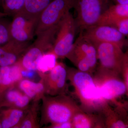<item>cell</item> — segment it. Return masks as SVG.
I'll list each match as a JSON object with an SVG mask.
<instances>
[{
  "mask_svg": "<svg viewBox=\"0 0 128 128\" xmlns=\"http://www.w3.org/2000/svg\"><path fill=\"white\" fill-rule=\"evenodd\" d=\"M67 80L74 89L81 108L88 112H100L108 104L102 98L92 74L78 69L67 68Z\"/></svg>",
  "mask_w": 128,
  "mask_h": 128,
  "instance_id": "1",
  "label": "cell"
},
{
  "mask_svg": "<svg viewBox=\"0 0 128 128\" xmlns=\"http://www.w3.org/2000/svg\"><path fill=\"white\" fill-rule=\"evenodd\" d=\"M40 127L71 121L74 115L82 110L73 98L66 94L44 95L41 99Z\"/></svg>",
  "mask_w": 128,
  "mask_h": 128,
  "instance_id": "2",
  "label": "cell"
},
{
  "mask_svg": "<svg viewBox=\"0 0 128 128\" xmlns=\"http://www.w3.org/2000/svg\"><path fill=\"white\" fill-rule=\"evenodd\" d=\"M59 23L39 33L34 42L30 44L16 63L22 69L36 71L37 62L44 53L52 48Z\"/></svg>",
  "mask_w": 128,
  "mask_h": 128,
  "instance_id": "3",
  "label": "cell"
},
{
  "mask_svg": "<svg viewBox=\"0 0 128 128\" xmlns=\"http://www.w3.org/2000/svg\"><path fill=\"white\" fill-rule=\"evenodd\" d=\"M93 76L99 94L108 103L118 104L117 98L128 92V87L119 75L97 69Z\"/></svg>",
  "mask_w": 128,
  "mask_h": 128,
  "instance_id": "4",
  "label": "cell"
},
{
  "mask_svg": "<svg viewBox=\"0 0 128 128\" xmlns=\"http://www.w3.org/2000/svg\"><path fill=\"white\" fill-rule=\"evenodd\" d=\"M75 20L68 12L60 22L52 48L50 50L57 58H66L74 43L76 30Z\"/></svg>",
  "mask_w": 128,
  "mask_h": 128,
  "instance_id": "5",
  "label": "cell"
},
{
  "mask_svg": "<svg viewBox=\"0 0 128 128\" xmlns=\"http://www.w3.org/2000/svg\"><path fill=\"white\" fill-rule=\"evenodd\" d=\"M110 0H76L74 8L77 13L75 20L80 30L96 25L108 6Z\"/></svg>",
  "mask_w": 128,
  "mask_h": 128,
  "instance_id": "6",
  "label": "cell"
},
{
  "mask_svg": "<svg viewBox=\"0 0 128 128\" xmlns=\"http://www.w3.org/2000/svg\"><path fill=\"white\" fill-rule=\"evenodd\" d=\"M96 47L99 65L97 69L121 76L124 53L116 44L109 42L93 43Z\"/></svg>",
  "mask_w": 128,
  "mask_h": 128,
  "instance_id": "7",
  "label": "cell"
},
{
  "mask_svg": "<svg viewBox=\"0 0 128 128\" xmlns=\"http://www.w3.org/2000/svg\"><path fill=\"white\" fill-rule=\"evenodd\" d=\"M76 0H53L43 11L38 21L35 35L59 23L66 14L74 8Z\"/></svg>",
  "mask_w": 128,
  "mask_h": 128,
  "instance_id": "8",
  "label": "cell"
},
{
  "mask_svg": "<svg viewBox=\"0 0 128 128\" xmlns=\"http://www.w3.org/2000/svg\"><path fill=\"white\" fill-rule=\"evenodd\" d=\"M40 77L43 83L45 95L66 94L68 90L67 67L64 63L57 62L51 70Z\"/></svg>",
  "mask_w": 128,
  "mask_h": 128,
  "instance_id": "9",
  "label": "cell"
},
{
  "mask_svg": "<svg viewBox=\"0 0 128 128\" xmlns=\"http://www.w3.org/2000/svg\"><path fill=\"white\" fill-rule=\"evenodd\" d=\"M13 16L9 26L11 40L19 42H29L35 35L38 18L30 16L21 12Z\"/></svg>",
  "mask_w": 128,
  "mask_h": 128,
  "instance_id": "10",
  "label": "cell"
},
{
  "mask_svg": "<svg viewBox=\"0 0 128 128\" xmlns=\"http://www.w3.org/2000/svg\"><path fill=\"white\" fill-rule=\"evenodd\" d=\"M80 33L92 43H112L122 48L126 44L125 36L115 28L108 25H93L80 30Z\"/></svg>",
  "mask_w": 128,
  "mask_h": 128,
  "instance_id": "11",
  "label": "cell"
},
{
  "mask_svg": "<svg viewBox=\"0 0 128 128\" xmlns=\"http://www.w3.org/2000/svg\"><path fill=\"white\" fill-rule=\"evenodd\" d=\"M116 105V108H112L108 104L100 112L103 117L105 128H128V114L125 105L121 103Z\"/></svg>",
  "mask_w": 128,
  "mask_h": 128,
  "instance_id": "12",
  "label": "cell"
},
{
  "mask_svg": "<svg viewBox=\"0 0 128 128\" xmlns=\"http://www.w3.org/2000/svg\"><path fill=\"white\" fill-rule=\"evenodd\" d=\"M30 44L11 40L0 46V67L10 66L17 62Z\"/></svg>",
  "mask_w": 128,
  "mask_h": 128,
  "instance_id": "13",
  "label": "cell"
},
{
  "mask_svg": "<svg viewBox=\"0 0 128 128\" xmlns=\"http://www.w3.org/2000/svg\"><path fill=\"white\" fill-rule=\"evenodd\" d=\"M31 101L28 96L15 86L8 89L0 98V109L14 108L26 110Z\"/></svg>",
  "mask_w": 128,
  "mask_h": 128,
  "instance_id": "14",
  "label": "cell"
},
{
  "mask_svg": "<svg viewBox=\"0 0 128 128\" xmlns=\"http://www.w3.org/2000/svg\"><path fill=\"white\" fill-rule=\"evenodd\" d=\"M72 50L86 57L92 72L95 71L97 64V54L96 47L91 41L80 33V36L74 42Z\"/></svg>",
  "mask_w": 128,
  "mask_h": 128,
  "instance_id": "15",
  "label": "cell"
},
{
  "mask_svg": "<svg viewBox=\"0 0 128 128\" xmlns=\"http://www.w3.org/2000/svg\"><path fill=\"white\" fill-rule=\"evenodd\" d=\"M73 128H105L101 113L88 112L82 110L73 116L71 121Z\"/></svg>",
  "mask_w": 128,
  "mask_h": 128,
  "instance_id": "16",
  "label": "cell"
},
{
  "mask_svg": "<svg viewBox=\"0 0 128 128\" xmlns=\"http://www.w3.org/2000/svg\"><path fill=\"white\" fill-rule=\"evenodd\" d=\"M128 18V4L111 5L102 13L96 25L112 26L122 18Z\"/></svg>",
  "mask_w": 128,
  "mask_h": 128,
  "instance_id": "17",
  "label": "cell"
},
{
  "mask_svg": "<svg viewBox=\"0 0 128 128\" xmlns=\"http://www.w3.org/2000/svg\"><path fill=\"white\" fill-rule=\"evenodd\" d=\"M16 87L32 102H39L45 95L43 83L41 80L36 82L29 79L23 78L18 83Z\"/></svg>",
  "mask_w": 128,
  "mask_h": 128,
  "instance_id": "18",
  "label": "cell"
},
{
  "mask_svg": "<svg viewBox=\"0 0 128 128\" xmlns=\"http://www.w3.org/2000/svg\"><path fill=\"white\" fill-rule=\"evenodd\" d=\"M28 109L14 108H0L2 128H17L25 116Z\"/></svg>",
  "mask_w": 128,
  "mask_h": 128,
  "instance_id": "19",
  "label": "cell"
},
{
  "mask_svg": "<svg viewBox=\"0 0 128 128\" xmlns=\"http://www.w3.org/2000/svg\"><path fill=\"white\" fill-rule=\"evenodd\" d=\"M53 0H25L24 6L20 12L32 17L38 18L43 11Z\"/></svg>",
  "mask_w": 128,
  "mask_h": 128,
  "instance_id": "20",
  "label": "cell"
},
{
  "mask_svg": "<svg viewBox=\"0 0 128 128\" xmlns=\"http://www.w3.org/2000/svg\"><path fill=\"white\" fill-rule=\"evenodd\" d=\"M39 102H32L28 108L25 116L17 128H38L40 127L38 120Z\"/></svg>",
  "mask_w": 128,
  "mask_h": 128,
  "instance_id": "21",
  "label": "cell"
},
{
  "mask_svg": "<svg viewBox=\"0 0 128 128\" xmlns=\"http://www.w3.org/2000/svg\"><path fill=\"white\" fill-rule=\"evenodd\" d=\"M56 56L49 50L40 58L36 66V71L40 76L48 73L55 66L57 62Z\"/></svg>",
  "mask_w": 128,
  "mask_h": 128,
  "instance_id": "22",
  "label": "cell"
},
{
  "mask_svg": "<svg viewBox=\"0 0 128 128\" xmlns=\"http://www.w3.org/2000/svg\"><path fill=\"white\" fill-rule=\"evenodd\" d=\"M0 74L1 82L0 83V98L8 89L15 87L10 75V66L0 67Z\"/></svg>",
  "mask_w": 128,
  "mask_h": 128,
  "instance_id": "23",
  "label": "cell"
},
{
  "mask_svg": "<svg viewBox=\"0 0 128 128\" xmlns=\"http://www.w3.org/2000/svg\"><path fill=\"white\" fill-rule=\"evenodd\" d=\"M25 0H2L3 12L8 16H14L22 9Z\"/></svg>",
  "mask_w": 128,
  "mask_h": 128,
  "instance_id": "24",
  "label": "cell"
},
{
  "mask_svg": "<svg viewBox=\"0 0 128 128\" xmlns=\"http://www.w3.org/2000/svg\"><path fill=\"white\" fill-rule=\"evenodd\" d=\"M0 18V46L6 43L11 40L9 32L10 22Z\"/></svg>",
  "mask_w": 128,
  "mask_h": 128,
  "instance_id": "25",
  "label": "cell"
},
{
  "mask_svg": "<svg viewBox=\"0 0 128 128\" xmlns=\"http://www.w3.org/2000/svg\"><path fill=\"white\" fill-rule=\"evenodd\" d=\"M128 52H126L124 53V57L123 64L122 68L121 76L122 77V80L128 87Z\"/></svg>",
  "mask_w": 128,
  "mask_h": 128,
  "instance_id": "26",
  "label": "cell"
},
{
  "mask_svg": "<svg viewBox=\"0 0 128 128\" xmlns=\"http://www.w3.org/2000/svg\"><path fill=\"white\" fill-rule=\"evenodd\" d=\"M37 73V71L35 70L21 69V74L23 78L32 80L35 78Z\"/></svg>",
  "mask_w": 128,
  "mask_h": 128,
  "instance_id": "27",
  "label": "cell"
},
{
  "mask_svg": "<svg viewBox=\"0 0 128 128\" xmlns=\"http://www.w3.org/2000/svg\"><path fill=\"white\" fill-rule=\"evenodd\" d=\"M45 128H73L71 121L64 122L60 123L50 124Z\"/></svg>",
  "mask_w": 128,
  "mask_h": 128,
  "instance_id": "28",
  "label": "cell"
},
{
  "mask_svg": "<svg viewBox=\"0 0 128 128\" xmlns=\"http://www.w3.org/2000/svg\"><path fill=\"white\" fill-rule=\"evenodd\" d=\"M118 4H128V0H112Z\"/></svg>",
  "mask_w": 128,
  "mask_h": 128,
  "instance_id": "29",
  "label": "cell"
},
{
  "mask_svg": "<svg viewBox=\"0 0 128 128\" xmlns=\"http://www.w3.org/2000/svg\"><path fill=\"white\" fill-rule=\"evenodd\" d=\"M8 16V15L6 13L4 12L0 11V18H3Z\"/></svg>",
  "mask_w": 128,
  "mask_h": 128,
  "instance_id": "30",
  "label": "cell"
},
{
  "mask_svg": "<svg viewBox=\"0 0 128 128\" xmlns=\"http://www.w3.org/2000/svg\"><path fill=\"white\" fill-rule=\"evenodd\" d=\"M2 128V120L0 114V128Z\"/></svg>",
  "mask_w": 128,
  "mask_h": 128,
  "instance_id": "31",
  "label": "cell"
},
{
  "mask_svg": "<svg viewBox=\"0 0 128 128\" xmlns=\"http://www.w3.org/2000/svg\"><path fill=\"white\" fill-rule=\"evenodd\" d=\"M2 0H0V6H2Z\"/></svg>",
  "mask_w": 128,
  "mask_h": 128,
  "instance_id": "32",
  "label": "cell"
},
{
  "mask_svg": "<svg viewBox=\"0 0 128 128\" xmlns=\"http://www.w3.org/2000/svg\"><path fill=\"white\" fill-rule=\"evenodd\" d=\"M1 80H2L1 76L0 74V83L1 82Z\"/></svg>",
  "mask_w": 128,
  "mask_h": 128,
  "instance_id": "33",
  "label": "cell"
}]
</instances>
